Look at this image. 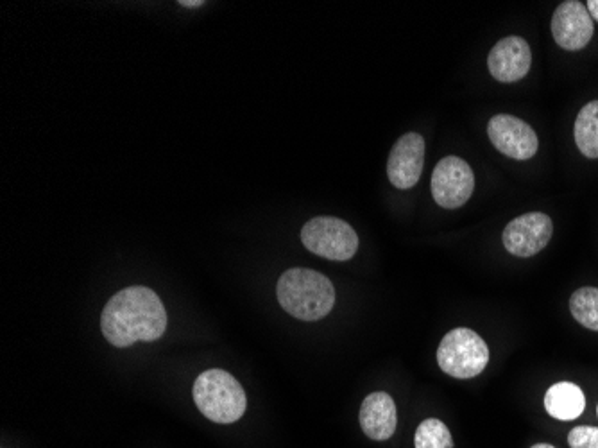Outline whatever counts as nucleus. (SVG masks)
<instances>
[{
	"label": "nucleus",
	"instance_id": "nucleus-4",
	"mask_svg": "<svg viewBox=\"0 0 598 448\" xmlns=\"http://www.w3.org/2000/svg\"><path fill=\"white\" fill-rule=\"evenodd\" d=\"M441 370L453 379H473L489 362L486 341L470 328H455L448 332L437 348Z\"/></svg>",
	"mask_w": 598,
	"mask_h": 448
},
{
	"label": "nucleus",
	"instance_id": "nucleus-20",
	"mask_svg": "<svg viewBox=\"0 0 598 448\" xmlns=\"http://www.w3.org/2000/svg\"><path fill=\"white\" fill-rule=\"evenodd\" d=\"M530 448H556L552 447V445H547V443H538V445H534V447Z\"/></svg>",
	"mask_w": 598,
	"mask_h": 448
},
{
	"label": "nucleus",
	"instance_id": "nucleus-8",
	"mask_svg": "<svg viewBox=\"0 0 598 448\" xmlns=\"http://www.w3.org/2000/svg\"><path fill=\"white\" fill-rule=\"evenodd\" d=\"M487 135L491 144L513 160H530L538 153L539 140L536 131L530 128L527 122L500 113L495 115L487 124Z\"/></svg>",
	"mask_w": 598,
	"mask_h": 448
},
{
	"label": "nucleus",
	"instance_id": "nucleus-3",
	"mask_svg": "<svg viewBox=\"0 0 598 448\" xmlns=\"http://www.w3.org/2000/svg\"><path fill=\"white\" fill-rule=\"evenodd\" d=\"M194 402L208 420L235 423L246 413L248 398L239 380L224 370H206L194 382Z\"/></svg>",
	"mask_w": 598,
	"mask_h": 448
},
{
	"label": "nucleus",
	"instance_id": "nucleus-9",
	"mask_svg": "<svg viewBox=\"0 0 598 448\" xmlns=\"http://www.w3.org/2000/svg\"><path fill=\"white\" fill-rule=\"evenodd\" d=\"M593 18L586 4L579 0H566L559 4L552 17V35L559 47L566 51H581L593 38Z\"/></svg>",
	"mask_w": 598,
	"mask_h": 448
},
{
	"label": "nucleus",
	"instance_id": "nucleus-16",
	"mask_svg": "<svg viewBox=\"0 0 598 448\" xmlns=\"http://www.w3.org/2000/svg\"><path fill=\"white\" fill-rule=\"evenodd\" d=\"M414 445L416 448H453L452 434L441 420L428 418L419 423Z\"/></svg>",
	"mask_w": 598,
	"mask_h": 448
},
{
	"label": "nucleus",
	"instance_id": "nucleus-5",
	"mask_svg": "<svg viewBox=\"0 0 598 448\" xmlns=\"http://www.w3.org/2000/svg\"><path fill=\"white\" fill-rule=\"evenodd\" d=\"M301 242L308 251L323 259L346 262L359 250V235L350 224L337 217H316L301 230Z\"/></svg>",
	"mask_w": 598,
	"mask_h": 448
},
{
	"label": "nucleus",
	"instance_id": "nucleus-7",
	"mask_svg": "<svg viewBox=\"0 0 598 448\" xmlns=\"http://www.w3.org/2000/svg\"><path fill=\"white\" fill-rule=\"evenodd\" d=\"M554 235V223L543 212H529L516 217L505 226L502 241L505 250L516 257H534L547 248Z\"/></svg>",
	"mask_w": 598,
	"mask_h": 448
},
{
	"label": "nucleus",
	"instance_id": "nucleus-13",
	"mask_svg": "<svg viewBox=\"0 0 598 448\" xmlns=\"http://www.w3.org/2000/svg\"><path fill=\"white\" fill-rule=\"evenodd\" d=\"M584 407H586V397H584L582 389L572 382L554 384L545 395L547 413L561 422L579 418Z\"/></svg>",
	"mask_w": 598,
	"mask_h": 448
},
{
	"label": "nucleus",
	"instance_id": "nucleus-14",
	"mask_svg": "<svg viewBox=\"0 0 598 448\" xmlns=\"http://www.w3.org/2000/svg\"><path fill=\"white\" fill-rule=\"evenodd\" d=\"M575 142L586 158H598V101L586 104L577 115Z\"/></svg>",
	"mask_w": 598,
	"mask_h": 448
},
{
	"label": "nucleus",
	"instance_id": "nucleus-19",
	"mask_svg": "<svg viewBox=\"0 0 598 448\" xmlns=\"http://www.w3.org/2000/svg\"><path fill=\"white\" fill-rule=\"evenodd\" d=\"M181 6H185V8H199V6H203V2H199V0H185V2H183V0H181L180 2Z\"/></svg>",
	"mask_w": 598,
	"mask_h": 448
},
{
	"label": "nucleus",
	"instance_id": "nucleus-21",
	"mask_svg": "<svg viewBox=\"0 0 598 448\" xmlns=\"http://www.w3.org/2000/svg\"><path fill=\"white\" fill-rule=\"evenodd\" d=\"M597 416H598V407H597Z\"/></svg>",
	"mask_w": 598,
	"mask_h": 448
},
{
	"label": "nucleus",
	"instance_id": "nucleus-1",
	"mask_svg": "<svg viewBox=\"0 0 598 448\" xmlns=\"http://www.w3.org/2000/svg\"><path fill=\"white\" fill-rule=\"evenodd\" d=\"M108 343L128 348L137 341H156L165 334L167 312L160 296L147 287H128L112 296L101 314Z\"/></svg>",
	"mask_w": 598,
	"mask_h": 448
},
{
	"label": "nucleus",
	"instance_id": "nucleus-17",
	"mask_svg": "<svg viewBox=\"0 0 598 448\" xmlns=\"http://www.w3.org/2000/svg\"><path fill=\"white\" fill-rule=\"evenodd\" d=\"M568 445L572 448H598L597 427H575L568 434Z\"/></svg>",
	"mask_w": 598,
	"mask_h": 448
},
{
	"label": "nucleus",
	"instance_id": "nucleus-12",
	"mask_svg": "<svg viewBox=\"0 0 598 448\" xmlns=\"http://www.w3.org/2000/svg\"><path fill=\"white\" fill-rule=\"evenodd\" d=\"M360 427L371 440L385 441L393 436L398 427V414L389 393L376 391L364 398L360 407Z\"/></svg>",
	"mask_w": 598,
	"mask_h": 448
},
{
	"label": "nucleus",
	"instance_id": "nucleus-6",
	"mask_svg": "<svg viewBox=\"0 0 598 448\" xmlns=\"http://www.w3.org/2000/svg\"><path fill=\"white\" fill-rule=\"evenodd\" d=\"M475 176L470 164L459 156H446L432 173V196L443 208H461L470 201Z\"/></svg>",
	"mask_w": 598,
	"mask_h": 448
},
{
	"label": "nucleus",
	"instance_id": "nucleus-11",
	"mask_svg": "<svg viewBox=\"0 0 598 448\" xmlns=\"http://www.w3.org/2000/svg\"><path fill=\"white\" fill-rule=\"evenodd\" d=\"M532 52L522 36H507L491 49L487 69L500 83H516L529 74Z\"/></svg>",
	"mask_w": 598,
	"mask_h": 448
},
{
	"label": "nucleus",
	"instance_id": "nucleus-15",
	"mask_svg": "<svg viewBox=\"0 0 598 448\" xmlns=\"http://www.w3.org/2000/svg\"><path fill=\"white\" fill-rule=\"evenodd\" d=\"M570 311L582 327L598 332V289L582 287L570 298Z\"/></svg>",
	"mask_w": 598,
	"mask_h": 448
},
{
	"label": "nucleus",
	"instance_id": "nucleus-10",
	"mask_svg": "<svg viewBox=\"0 0 598 448\" xmlns=\"http://www.w3.org/2000/svg\"><path fill=\"white\" fill-rule=\"evenodd\" d=\"M425 138L419 133H407L396 140L387 160V176L396 189H412L423 173Z\"/></svg>",
	"mask_w": 598,
	"mask_h": 448
},
{
	"label": "nucleus",
	"instance_id": "nucleus-2",
	"mask_svg": "<svg viewBox=\"0 0 598 448\" xmlns=\"http://www.w3.org/2000/svg\"><path fill=\"white\" fill-rule=\"evenodd\" d=\"M283 311L301 321L326 318L335 305L334 284L314 269L292 268L285 271L276 287Z\"/></svg>",
	"mask_w": 598,
	"mask_h": 448
},
{
	"label": "nucleus",
	"instance_id": "nucleus-18",
	"mask_svg": "<svg viewBox=\"0 0 598 448\" xmlns=\"http://www.w3.org/2000/svg\"><path fill=\"white\" fill-rule=\"evenodd\" d=\"M586 9H588L591 18L598 22V0H588V2H586Z\"/></svg>",
	"mask_w": 598,
	"mask_h": 448
}]
</instances>
